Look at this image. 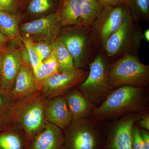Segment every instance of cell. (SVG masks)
<instances>
[{
  "label": "cell",
  "instance_id": "4316f807",
  "mask_svg": "<svg viewBox=\"0 0 149 149\" xmlns=\"http://www.w3.org/2000/svg\"><path fill=\"white\" fill-rule=\"evenodd\" d=\"M33 45L42 62L47 59L52 53V45L42 41L33 42Z\"/></svg>",
  "mask_w": 149,
  "mask_h": 149
},
{
  "label": "cell",
  "instance_id": "1f68e13d",
  "mask_svg": "<svg viewBox=\"0 0 149 149\" xmlns=\"http://www.w3.org/2000/svg\"><path fill=\"white\" fill-rule=\"evenodd\" d=\"M140 134L146 149H149V131L139 128Z\"/></svg>",
  "mask_w": 149,
  "mask_h": 149
},
{
  "label": "cell",
  "instance_id": "44dd1931",
  "mask_svg": "<svg viewBox=\"0 0 149 149\" xmlns=\"http://www.w3.org/2000/svg\"><path fill=\"white\" fill-rule=\"evenodd\" d=\"M52 47L58 63L59 72H68L76 69L72 57L58 38L53 43Z\"/></svg>",
  "mask_w": 149,
  "mask_h": 149
},
{
  "label": "cell",
  "instance_id": "8d00e7d4",
  "mask_svg": "<svg viewBox=\"0 0 149 149\" xmlns=\"http://www.w3.org/2000/svg\"><path fill=\"white\" fill-rule=\"evenodd\" d=\"M61 1H64V0H61Z\"/></svg>",
  "mask_w": 149,
  "mask_h": 149
},
{
  "label": "cell",
  "instance_id": "5bb4252c",
  "mask_svg": "<svg viewBox=\"0 0 149 149\" xmlns=\"http://www.w3.org/2000/svg\"><path fill=\"white\" fill-rule=\"evenodd\" d=\"M63 130L47 121L45 127L30 144L28 149H63Z\"/></svg>",
  "mask_w": 149,
  "mask_h": 149
},
{
  "label": "cell",
  "instance_id": "d6986e66",
  "mask_svg": "<svg viewBox=\"0 0 149 149\" xmlns=\"http://www.w3.org/2000/svg\"><path fill=\"white\" fill-rule=\"evenodd\" d=\"M0 149H28L24 133L13 127L0 131Z\"/></svg>",
  "mask_w": 149,
  "mask_h": 149
},
{
  "label": "cell",
  "instance_id": "836d02e7",
  "mask_svg": "<svg viewBox=\"0 0 149 149\" xmlns=\"http://www.w3.org/2000/svg\"><path fill=\"white\" fill-rule=\"evenodd\" d=\"M12 127L11 123L9 121L0 120V131L6 130Z\"/></svg>",
  "mask_w": 149,
  "mask_h": 149
},
{
  "label": "cell",
  "instance_id": "83f0119b",
  "mask_svg": "<svg viewBox=\"0 0 149 149\" xmlns=\"http://www.w3.org/2000/svg\"><path fill=\"white\" fill-rule=\"evenodd\" d=\"M20 3L19 0H0V11L12 14L18 13Z\"/></svg>",
  "mask_w": 149,
  "mask_h": 149
},
{
  "label": "cell",
  "instance_id": "277c9868",
  "mask_svg": "<svg viewBox=\"0 0 149 149\" xmlns=\"http://www.w3.org/2000/svg\"><path fill=\"white\" fill-rule=\"evenodd\" d=\"M108 77L110 85L114 89L124 85L147 89L149 66L136 57L127 55L110 67Z\"/></svg>",
  "mask_w": 149,
  "mask_h": 149
},
{
  "label": "cell",
  "instance_id": "5b68a950",
  "mask_svg": "<svg viewBox=\"0 0 149 149\" xmlns=\"http://www.w3.org/2000/svg\"><path fill=\"white\" fill-rule=\"evenodd\" d=\"M88 76L76 86L96 107H98L114 90L110 85L108 73L109 67L101 56H97L89 65Z\"/></svg>",
  "mask_w": 149,
  "mask_h": 149
},
{
  "label": "cell",
  "instance_id": "f546056e",
  "mask_svg": "<svg viewBox=\"0 0 149 149\" xmlns=\"http://www.w3.org/2000/svg\"><path fill=\"white\" fill-rule=\"evenodd\" d=\"M104 9L114 7L125 2V0H98Z\"/></svg>",
  "mask_w": 149,
  "mask_h": 149
},
{
  "label": "cell",
  "instance_id": "7c38bea8",
  "mask_svg": "<svg viewBox=\"0 0 149 149\" xmlns=\"http://www.w3.org/2000/svg\"><path fill=\"white\" fill-rule=\"evenodd\" d=\"M58 38L69 52L75 68L81 69L85 64L88 43L85 33L81 31H75L65 33Z\"/></svg>",
  "mask_w": 149,
  "mask_h": 149
},
{
  "label": "cell",
  "instance_id": "e575fe53",
  "mask_svg": "<svg viewBox=\"0 0 149 149\" xmlns=\"http://www.w3.org/2000/svg\"><path fill=\"white\" fill-rule=\"evenodd\" d=\"M3 59V50L0 52V76L1 74Z\"/></svg>",
  "mask_w": 149,
  "mask_h": 149
},
{
  "label": "cell",
  "instance_id": "8fae6325",
  "mask_svg": "<svg viewBox=\"0 0 149 149\" xmlns=\"http://www.w3.org/2000/svg\"><path fill=\"white\" fill-rule=\"evenodd\" d=\"M46 121L64 130L72 121L64 95L47 100L44 109Z\"/></svg>",
  "mask_w": 149,
  "mask_h": 149
},
{
  "label": "cell",
  "instance_id": "ffe728a7",
  "mask_svg": "<svg viewBox=\"0 0 149 149\" xmlns=\"http://www.w3.org/2000/svg\"><path fill=\"white\" fill-rule=\"evenodd\" d=\"M82 13L81 24L89 26L99 19L104 10L98 0H79Z\"/></svg>",
  "mask_w": 149,
  "mask_h": 149
},
{
  "label": "cell",
  "instance_id": "52a82bcc",
  "mask_svg": "<svg viewBox=\"0 0 149 149\" xmlns=\"http://www.w3.org/2000/svg\"><path fill=\"white\" fill-rule=\"evenodd\" d=\"M61 27L58 11L22 24L20 32L33 42L42 41L52 45Z\"/></svg>",
  "mask_w": 149,
  "mask_h": 149
},
{
  "label": "cell",
  "instance_id": "f1b7e54d",
  "mask_svg": "<svg viewBox=\"0 0 149 149\" xmlns=\"http://www.w3.org/2000/svg\"><path fill=\"white\" fill-rule=\"evenodd\" d=\"M131 140L133 149H146L140 134L139 127L136 123L132 128Z\"/></svg>",
  "mask_w": 149,
  "mask_h": 149
},
{
  "label": "cell",
  "instance_id": "9a60e30c",
  "mask_svg": "<svg viewBox=\"0 0 149 149\" xmlns=\"http://www.w3.org/2000/svg\"><path fill=\"white\" fill-rule=\"evenodd\" d=\"M64 96L72 121L91 116L97 107L77 88H72Z\"/></svg>",
  "mask_w": 149,
  "mask_h": 149
},
{
  "label": "cell",
  "instance_id": "4fadbf2b",
  "mask_svg": "<svg viewBox=\"0 0 149 149\" xmlns=\"http://www.w3.org/2000/svg\"><path fill=\"white\" fill-rule=\"evenodd\" d=\"M129 13V8L125 2L114 7L104 9L100 17L104 19L100 30L103 43L105 44L110 36L119 28Z\"/></svg>",
  "mask_w": 149,
  "mask_h": 149
},
{
  "label": "cell",
  "instance_id": "603a6c76",
  "mask_svg": "<svg viewBox=\"0 0 149 149\" xmlns=\"http://www.w3.org/2000/svg\"><path fill=\"white\" fill-rule=\"evenodd\" d=\"M55 4V0H30L27 6V12L31 15H41L52 10Z\"/></svg>",
  "mask_w": 149,
  "mask_h": 149
},
{
  "label": "cell",
  "instance_id": "d4e9b609",
  "mask_svg": "<svg viewBox=\"0 0 149 149\" xmlns=\"http://www.w3.org/2000/svg\"><path fill=\"white\" fill-rule=\"evenodd\" d=\"M22 43L27 51L29 65L34 74L42 62L34 47L33 41L29 38L24 37H22Z\"/></svg>",
  "mask_w": 149,
  "mask_h": 149
},
{
  "label": "cell",
  "instance_id": "8992f818",
  "mask_svg": "<svg viewBox=\"0 0 149 149\" xmlns=\"http://www.w3.org/2000/svg\"><path fill=\"white\" fill-rule=\"evenodd\" d=\"M147 112L130 113L113 121L104 123L106 140L103 149H133L132 128Z\"/></svg>",
  "mask_w": 149,
  "mask_h": 149
},
{
  "label": "cell",
  "instance_id": "e0dca14e",
  "mask_svg": "<svg viewBox=\"0 0 149 149\" xmlns=\"http://www.w3.org/2000/svg\"><path fill=\"white\" fill-rule=\"evenodd\" d=\"M131 28L130 13L126 15L121 26L109 37L105 43L106 50L110 56L117 54L124 45Z\"/></svg>",
  "mask_w": 149,
  "mask_h": 149
},
{
  "label": "cell",
  "instance_id": "cb8c5ba5",
  "mask_svg": "<svg viewBox=\"0 0 149 149\" xmlns=\"http://www.w3.org/2000/svg\"><path fill=\"white\" fill-rule=\"evenodd\" d=\"M14 102L10 93L3 91L0 88V120L11 123L10 111Z\"/></svg>",
  "mask_w": 149,
  "mask_h": 149
},
{
  "label": "cell",
  "instance_id": "484cf974",
  "mask_svg": "<svg viewBox=\"0 0 149 149\" xmlns=\"http://www.w3.org/2000/svg\"><path fill=\"white\" fill-rule=\"evenodd\" d=\"M128 7L133 11L143 15H148L149 12V0H125Z\"/></svg>",
  "mask_w": 149,
  "mask_h": 149
},
{
  "label": "cell",
  "instance_id": "d590c367",
  "mask_svg": "<svg viewBox=\"0 0 149 149\" xmlns=\"http://www.w3.org/2000/svg\"><path fill=\"white\" fill-rule=\"evenodd\" d=\"M144 37L147 42H149V30L147 29L144 33Z\"/></svg>",
  "mask_w": 149,
  "mask_h": 149
},
{
  "label": "cell",
  "instance_id": "ac0fdd59",
  "mask_svg": "<svg viewBox=\"0 0 149 149\" xmlns=\"http://www.w3.org/2000/svg\"><path fill=\"white\" fill-rule=\"evenodd\" d=\"M58 10L61 26L80 25L82 13L79 0H64Z\"/></svg>",
  "mask_w": 149,
  "mask_h": 149
},
{
  "label": "cell",
  "instance_id": "ba28073f",
  "mask_svg": "<svg viewBox=\"0 0 149 149\" xmlns=\"http://www.w3.org/2000/svg\"><path fill=\"white\" fill-rule=\"evenodd\" d=\"M88 74L87 71L77 69L56 73L42 82L41 92L47 100L63 95L84 81Z\"/></svg>",
  "mask_w": 149,
  "mask_h": 149
},
{
  "label": "cell",
  "instance_id": "3957f363",
  "mask_svg": "<svg viewBox=\"0 0 149 149\" xmlns=\"http://www.w3.org/2000/svg\"><path fill=\"white\" fill-rule=\"evenodd\" d=\"M63 130V149H103L104 124L92 116L72 121Z\"/></svg>",
  "mask_w": 149,
  "mask_h": 149
},
{
  "label": "cell",
  "instance_id": "2e32d148",
  "mask_svg": "<svg viewBox=\"0 0 149 149\" xmlns=\"http://www.w3.org/2000/svg\"><path fill=\"white\" fill-rule=\"evenodd\" d=\"M19 14H10L0 11V32L5 35L10 41L22 45V37L19 30Z\"/></svg>",
  "mask_w": 149,
  "mask_h": 149
},
{
  "label": "cell",
  "instance_id": "4dcf8cb0",
  "mask_svg": "<svg viewBox=\"0 0 149 149\" xmlns=\"http://www.w3.org/2000/svg\"><path fill=\"white\" fill-rule=\"evenodd\" d=\"M149 111L146 113L141 119L137 121L136 124L139 128L149 131Z\"/></svg>",
  "mask_w": 149,
  "mask_h": 149
},
{
  "label": "cell",
  "instance_id": "9c48e42d",
  "mask_svg": "<svg viewBox=\"0 0 149 149\" xmlns=\"http://www.w3.org/2000/svg\"><path fill=\"white\" fill-rule=\"evenodd\" d=\"M22 63L21 50L6 46L0 76V88L3 91L10 93L13 91Z\"/></svg>",
  "mask_w": 149,
  "mask_h": 149
},
{
  "label": "cell",
  "instance_id": "7a4b0ae2",
  "mask_svg": "<svg viewBox=\"0 0 149 149\" xmlns=\"http://www.w3.org/2000/svg\"><path fill=\"white\" fill-rule=\"evenodd\" d=\"M47 100L41 91L14 102L9 113L12 127L24 133L28 147L47 122L44 109Z\"/></svg>",
  "mask_w": 149,
  "mask_h": 149
},
{
  "label": "cell",
  "instance_id": "30bf717a",
  "mask_svg": "<svg viewBox=\"0 0 149 149\" xmlns=\"http://www.w3.org/2000/svg\"><path fill=\"white\" fill-rule=\"evenodd\" d=\"M42 83L37 82L29 64L23 61L17 77L14 87L10 92L14 100H19L41 91Z\"/></svg>",
  "mask_w": 149,
  "mask_h": 149
},
{
  "label": "cell",
  "instance_id": "d6a6232c",
  "mask_svg": "<svg viewBox=\"0 0 149 149\" xmlns=\"http://www.w3.org/2000/svg\"><path fill=\"white\" fill-rule=\"evenodd\" d=\"M9 41L6 36L0 32V52L3 50Z\"/></svg>",
  "mask_w": 149,
  "mask_h": 149
},
{
  "label": "cell",
  "instance_id": "7402d4cb",
  "mask_svg": "<svg viewBox=\"0 0 149 149\" xmlns=\"http://www.w3.org/2000/svg\"><path fill=\"white\" fill-rule=\"evenodd\" d=\"M58 72V63L55 53L53 50L51 56L42 62L34 73V75L37 82L42 83L46 78Z\"/></svg>",
  "mask_w": 149,
  "mask_h": 149
},
{
  "label": "cell",
  "instance_id": "6da1fadb",
  "mask_svg": "<svg viewBox=\"0 0 149 149\" xmlns=\"http://www.w3.org/2000/svg\"><path fill=\"white\" fill-rule=\"evenodd\" d=\"M149 111V95L147 88L124 85L115 89L92 116L103 123L113 121L132 113Z\"/></svg>",
  "mask_w": 149,
  "mask_h": 149
}]
</instances>
